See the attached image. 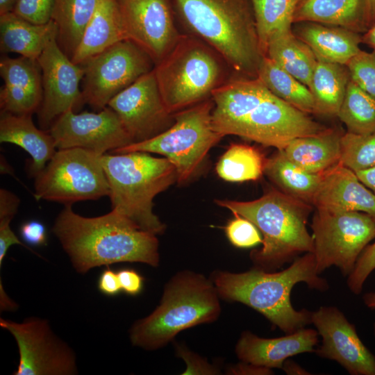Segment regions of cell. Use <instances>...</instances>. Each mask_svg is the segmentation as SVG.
<instances>
[{
	"label": "cell",
	"mask_w": 375,
	"mask_h": 375,
	"mask_svg": "<svg viewBox=\"0 0 375 375\" xmlns=\"http://www.w3.org/2000/svg\"><path fill=\"white\" fill-rule=\"evenodd\" d=\"M213 129L283 150L293 139L326 128L277 97L258 78L238 76L212 94Z\"/></svg>",
	"instance_id": "6da1fadb"
},
{
	"label": "cell",
	"mask_w": 375,
	"mask_h": 375,
	"mask_svg": "<svg viewBox=\"0 0 375 375\" xmlns=\"http://www.w3.org/2000/svg\"><path fill=\"white\" fill-rule=\"evenodd\" d=\"M52 232L78 273L118 262H140L156 267L159 242L118 212L85 217L65 205L56 217Z\"/></svg>",
	"instance_id": "7a4b0ae2"
},
{
	"label": "cell",
	"mask_w": 375,
	"mask_h": 375,
	"mask_svg": "<svg viewBox=\"0 0 375 375\" xmlns=\"http://www.w3.org/2000/svg\"><path fill=\"white\" fill-rule=\"evenodd\" d=\"M211 280L221 299L251 307L287 334L312 324V311L297 310L292 306L293 287L304 282L311 289L325 291L328 288L327 281L317 272L312 252L298 257L281 272L256 268L241 273L217 271L213 272Z\"/></svg>",
	"instance_id": "3957f363"
},
{
	"label": "cell",
	"mask_w": 375,
	"mask_h": 375,
	"mask_svg": "<svg viewBox=\"0 0 375 375\" xmlns=\"http://www.w3.org/2000/svg\"><path fill=\"white\" fill-rule=\"evenodd\" d=\"M169 1L192 35L215 49L238 75L257 78L264 55L251 0Z\"/></svg>",
	"instance_id": "277c9868"
},
{
	"label": "cell",
	"mask_w": 375,
	"mask_h": 375,
	"mask_svg": "<svg viewBox=\"0 0 375 375\" xmlns=\"http://www.w3.org/2000/svg\"><path fill=\"white\" fill-rule=\"evenodd\" d=\"M215 201L251 221L262 234V247L250 253L254 268L274 272L303 253L313 252L306 227L311 204L275 189L253 201Z\"/></svg>",
	"instance_id": "5b68a950"
},
{
	"label": "cell",
	"mask_w": 375,
	"mask_h": 375,
	"mask_svg": "<svg viewBox=\"0 0 375 375\" xmlns=\"http://www.w3.org/2000/svg\"><path fill=\"white\" fill-rule=\"evenodd\" d=\"M220 299L211 278L178 272L165 284L156 308L133 324L131 342L147 351L162 348L181 331L215 322L222 312Z\"/></svg>",
	"instance_id": "8992f818"
},
{
	"label": "cell",
	"mask_w": 375,
	"mask_h": 375,
	"mask_svg": "<svg viewBox=\"0 0 375 375\" xmlns=\"http://www.w3.org/2000/svg\"><path fill=\"white\" fill-rule=\"evenodd\" d=\"M101 161L109 184L112 210L144 231L162 233L166 226L153 212V201L177 182L173 164L165 157L142 151L105 153Z\"/></svg>",
	"instance_id": "52a82bcc"
},
{
	"label": "cell",
	"mask_w": 375,
	"mask_h": 375,
	"mask_svg": "<svg viewBox=\"0 0 375 375\" xmlns=\"http://www.w3.org/2000/svg\"><path fill=\"white\" fill-rule=\"evenodd\" d=\"M227 67L208 44L192 35H181L153 70L164 103L174 114L210 99L227 81Z\"/></svg>",
	"instance_id": "ba28073f"
},
{
	"label": "cell",
	"mask_w": 375,
	"mask_h": 375,
	"mask_svg": "<svg viewBox=\"0 0 375 375\" xmlns=\"http://www.w3.org/2000/svg\"><path fill=\"white\" fill-rule=\"evenodd\" d=\"M213 106L210 98L176 112L174 124L165 131L111 153L142 151L162 155L174 166L177 182L183 183L197 174L210 149L224 137L212 128Z\"/></svg>",
	"instance_id": "9c48e42d"
},
{
	"label": "cell",
	"mask_w": 375,
	"mask_h": 375,
	"mask_svg": "<svg viewBox=\"0 0 375 375\" xmlns=\"http://www.w3.org/2000/svg\"><path fill=\"white\" fill-rule=\"evenodd\" d=\"M101 156L82 148L58 149L35 176L34 197L72 205L109 195Z\"/></svg>",
	"instance_id": "30bf717a"
},
{
	"label": "cell",
	"mask_w": 375,
	"mask_h": 375,
	"mask_svg": "<svg viewBox=\"0 0 375 375\" xmlns=\"http://www.w3.org/2000/svg\"><path fill=\"white\" fill-rule=\"evenodd\" d=\"M311 228L318 274L335 266L349 276L362 251L375 239V219L361 212L315 208Z\"/></svg>",
	"instance_id": "8fae6325"
},
{
	"label": "cell",
	"mask_w": 375,
	"mask_h": 375,
	"mask_svg": "<svg viewBox=\"0 0 375 375\" xmlns=\"http://www.w3.org/2000/svg\"><path fill=\"white\" fill-rule=\"evenodd\" d=\"M84 103L102 110L121 91L153 69L150 56L129 40H122L82 65Z\"/></svg>",
	"instance_id": "7c38bea8"
},
{
	"label": "cell",
	"mask_w": 375,
	"mask_h": 375,
	"mask_svg": "<svg viewBox=\"0 0 375 375\" xmlns=\"http://www.w3.org/2000/svg\"><path fill=\"white\" fill-rule=\"evenodd\" d=\"M18 347L19 361L14 375H74L78 374L73 349L58 338L49 322L35 317L15 322L0 318Z\"/></svg>",
	"instance_id": "4fadbf2b"
},
{
	"label": "cell",
	"mask_w": 375,
	"mask_h": 375,
	"mask_svg": "<svg viewBox=\"0 0 375 375\" xmlns=\"http://www.w3.org/2000/svg\"><path fill=\"white\" fill-rule=\"evenodd\" d=\"M49 132L58 150L82 148L100 156L134 142L117 113L108 106L98 112L76 113L69 110L53 122Z\"/></svg>",
	"instance_id": "5bb4252c"
},
{
	"label": "cell",
	"mask_w": 375,
	"mask_h": 375,
	"mask_svg": "<svg viewBox=\"0 0 375 375\" xmlns=\"http://www.w3.org/2000/svg\"><path fill=\"white\" fill-rule=\"evenodd\" d=\"M134 142L150 139L169 128L174 114L162 98L154 70L144 74L108 103Z\"/></svg>",
	"instance_id": "9a60e30c"
},
{
	"label": "cell",
	"mask_w": 375,
	"mask_h": 375,
	"mask_svg": "<svg viewBox=\"0 0 375 375\" xmlns=\"http://www.w3.org/2000/svg\"><path fill=\"white\" fill-rule=\"evenodd\" d=\"M38 62L43 91L38 112L40 126L45 130L49 129L60 115L71 109L75 110L84 103L79 89L84 69L62 51L57 38L48 43Z\"/></svg>",
	"instance_id": "2e32d148"
},
{
	"label": "cell",
	"mask_w": 375,
	"mask_h": 375,
	"mask_svg": "<svg viewBox=\"0 0 375 375\" xmlns=\"http://www.w3.org/2000/svg\"><path fill=\"white\" fill-rule=\"evenodd\" d=\"M127 40L142 49L155 65L174 48L181 34L169 0H117Z\"/></svg>",
	"instance_id": "e0dca14e"
},
{
	"label": "cell",
	"mask_w": 375,
	"mask_h": 375,
	"mask_svg": "<svg viewBox=\"0 0 375 375\" xmlns=\"http://www.w3.org/2000/svg\"><path fill=\"white\" fill-rule=\"evenodd\" d=\"M311 323L322 338L315 349L319 356L335 360L352 375H375V356L359 338L355 326L334 306L312 312Z\"/></svg>",
	"instance_id": "ac0fdd59"
},
{
	"label": "cell",
	"mask_w": 375,
	"mask_h": 375,
	"mask_svg": "<svg viewBox=\"0 0 375 375\" xmlns=\"http://www.w3.org/2000/svg\"><path fill=\"white\" fill-rule=\"evenodd\" d=\"M0 75L4 81L0 91L1 112L22 115L39 110L43 91L38 60L24 56L2 58Z\"/></svg>",
	"instance_id": "d6986e66"
},
{
	"label": "cell",
	"mask_w": 375,
	"mask_h": 375,
	"mask_svg": "<svg viewBox=\"0 0 375 375\" xmlns=\"http://www.w3.org/2000/svg\"><path fill=\"white\" fill-rule=\"evenodd\" d=\"M312 206L333 211L361 212L375 219V194L341 162L322 174Z\"/></svg>",
	"instance_id": "ffe728a7"
},
{
	"label": "cell",
	"mask_w": 375,
	"mask_h": 375,
	"mask_svg": "<svg viewBox=\"0 0 375 375\" xmlns=\"http://www.w3.org/2000/svg\"><path fill=\"white\" fill-rule=\"evenodd\" d=\"M318 335L317 331L305 327L275 338H260L250 331H244L235 351L240 361L270 369H282L289 357L315 351Z\"/></svg>",
	"instance_id": "44dd1931"
},
{
	"label": "cell",
	"mask_w": 375,
	"mask_h": 375,
	"mask_svg": "<svg viewBox=\"0 0 375 375\" xmlns=\"http://www.w3.org/2000/svg\"><path fill=\"white\" fill-rule=\"evenodd\" d=\"M292 31L312 49L317 60L346 65L361 51L360 34L342 27L304 22L293 24Z\"/></svg>",
	"instance_id": "7402d4cb"
},
{
	"label": "cell",
	"mask_w": 375,
	"mask_h": 375,
	"mask_svg": "<svg viewBox=\"0 0 375 375\" xmlns=\"http://www.w3.org/2000/svg\"><path fill=\"white\" fill-rule=\"evenodd\" d=\"M0 142L16 144L31 156L29 173L33 177L45 167L57 151L49 131L38 128L32 115L1 112Z\"/></svg>",
	"instance_id": "603a6c76"
},
{
	"label": "cell",
	"mask_w": 375,
	"mask_h": 375,
	"mask_svg": "<svg viewBox=\"0 0 375 375\" xmlns=\"http://www.w3.org/2000/svg\"><path fill=\"white\" fill-rule=\"evenodd\" d=\"M124 40L127 38L117 0H103L86 26L71 60L82 65Z\"/></svg>",
	"instance_id": "cb8c5ba5"
},
{
	"label": "cell",
	"mask_w": 375,
	"mask_h": 375,
	"mask_svg": "<svg viewBox=\"0 0 375 375\" xmlns=\"http://www.w3.org/2000/svg\"><path fill=\"white\" fill-rule=\"evenodd\" d=\"M304 22L340 26L360 34L369 27L365 0H298L293 24Z\"/></svg>",
	"instance_id": "d4e9b609"
},
{
	"label": "cell",
	"mask_w": 375,
	"mask_h": 375,
	"mask_svg": "<svg viewBox=\"0 0 375 375\" xmlns=\"http://www.w3.org/2000/svg\"><path fill=\"white\" fill-rule=\"evenodd\" d=\"M343 134L338 128H326L319 133L292 140L283 151L302 169L321 174L340 162Z\"/></svg>",
	"instance_id": "484cf974"
},
{
	"label": "cell",
	"mask_w": 375,
	"mask_h": 375,
	"mask_svg": "<svg viewBox=\"0 0 375 375\" xmlns=\"http://www.w3.org/2000/svg\"><path fill=\"white\" fill-rule=\"evenodd\" d=\"M58 38V28L51 19L43 24L30 22L13 12L0 15V49L38 60L48 43Z\"/></svg>",
	"instance_id": "4316f807"
},
{
	"label": "cell",
	"mask_w": 375,
	"mask_h": 375,
	"mask_svg": "<svg viewBox=\"0 0 375 375\" xmlns=\"http://www.w3.org/2000/svg\"><path fill=\"white\" fill-rule=\"evenodd\" d=\"M265 56L308 87L317 58L312 49L294 34L292 28L272 35L267 42Z\"/></svg>",
	"instance_id": "83f0119b"
},
{
	"label": "cell",
	"mask_w": 375,
	"mask_h": 375,
	"mask_svg": "<svg viewBox=\"0 0 375 375\" xmlns=\"http://www.w3.org/2000/svg\"><path fill=\"white\" fill-rule=\"evenodd\" d=\"M349 81L345 65L317 60L308 85L314 100V114L337 116Z\"/></svg>",
	"instance_id": "f1b7e54d"
},
{
	"label": "cell",
	"mask_w": 375,
	"mask_h": 375,
	"mask_svg": "<svg viewBox=\"0 0 375 375\" xmlns=\"http://www.w3.org/2000/svg\"><path fill=\"white\" fill-rule=\"evenodd\" d=\"M264 174L283 192L312 205L322 174L308 172L278 150L265 160Z\"/></svg>",
	"instance_id": "f546056e"
},
{
	"label": "cell",
	"mask_w": 375,
	"mask_h": 375,
	"mask_svg": "<svg viewBox=\"0 0 375 375\" xmlns=\"http://www.w3.org/2000/svg\"><path fill=\"white\" fill-rule=\"evenodd\" d=\"M102 1L55 0L51 19L58 28V43L70 59Z\"/></svg>",
	"instance_id": "4dcf8cb0"
},
{
	"label": "cell",
	"mask_w": 375,
	"mask_h": 375,
	"mask_svg": "<svg viewBox=\"0 0 375 375\" xmlns=\"http://www.w3.org/2000/svg\"><path fill=\"white\" fill-rule=\"evenodd\" d=\"M257 78L277 97L305 113L314 114V100L308 87L266 56L260 61Z\"/></svg>",
	"instance_id": "1f68e13d"
},
{
	"label": "cell",
	"mask_w": 375,
	"mask_h": 375,
	"mask_svg": "<svg viewBox=\"0 0 375 375\" xmlns=\"http://www.w3.org/2000/svg\"><path fill=\"white\" fill-rule=\"evenodd\" d=\"M265 160L254 147L231 144L217 162L216 172L228 182L257 181L264 174Z\"/></svg>",
	"instance_id": "d6a6232c"
},
{
	"label": "cell",
	"mask_w": 375,
	"mask_h": 375,
	"mask_svg": "<svg viewBox=\"0 0 375 375\" xmlns=\"http://www.w3.org/2000/svg\"><path fill=\"white\" fill-rule=\"evenodd\" d=\"M260 49L264 56L267 42L276 33L292 28L298 0H251Z\"/></svg>",
	"instance_id": "836d02e7"
},
{
	"label": "cell",
	"mask_w": 375,
	"mask_h": 375,
	"mask_svg": "<svg viewBox=\"0 0 375 375\" xmlns=\"http://www.w3.org/2000/svg\"><path fill=\"white\" fill-rule=\"evenodd\" d=\"M337 117L348 133L366 135L375 132V97L350 80Z\"/></svg>",
	"instance_id": "e575fe53"
},
{
	"label": "cell",
	"mask_w": 375,
	"mask_h": 375,
	"mask_svg": "<svg viewBox=\"0 0 375 375\" xmlns=\"http://www.w3.org/2000/svg\"><path fill=\"white\" fill-rule=\"evenodd\" d=\"M340 162L354 172L375 167V132L366 135L344 133Z\"/></svg>",
	"instance_id": "d590c367"
},
{
	"label": "cell",
	"mask_w": 375,
	"mask_h": 375,
	"mask_svg": "<svg viewBox=\"0 0 375 375\" xmlns=\"http://www.w3.org/2000/svg\"><path fill=\"white\" fill-rule=\"evenodd\" d=\"M350 80L375 97V50L359 51L346 65Z\"/></svg>",
	"instance_id": "8d00e7d4"
},
{
	"label": "cell",
	"mask_w": 375,
	"mask_h": 375,
	"mask_svg": "<svg viewBox=\"0 0 375 375\" xmlns=\"http://www.w3.org/2000/svg\"><path fill=\"white\" fill-rule=\"evenodd\" d=\"M226 225L225 233L230 242L238 248H250L262 242L258 228L249 219L238 214Z\"/></svg>",
	"instance_id": "74e56055"
},
{
	"label": "cell",
	"mask_w": 375,
	"mask_h": 375,
	"mask_svg": "<svg viewBox=\"0 0 375 375\" xmlns=\"http://www.w3.org/2000/svg\"><path fill=\"white\" fill-rule=\"evenodd\" d=\"M375 269V242L368 244L360 255L354 268L348 276L347 285L354 294L361 292L365 281Z\"/></svg>",
	"instance_id": "f35d334b"
},
{
	"label": "cell",
	"mask_w": 375,
	"mask_h": 375,
	"mask_svg": "<svg viewBox=\"0 0 375 375\" xmlns=\"http://www.w3.org/2000/svg\"><path fill=\"white\" fill-rule=\"evenodd\" d=\"M55 0H17L13 12L34 24H43L51 20Z\"/></svg>",
	"instance_id": "ab89813d"
},
{
	"label": "cell",
	"mask_w": 375,
	"mask_h": 375,
	"mask_svg": "<svg viewBox=\"0 0 375 375\" xmlns=\"http://www.w3.org/2000/svg\"><path fill=\"white\" fill-rule=\"evenodd\" d=\"M177 356L186 363V370L183 374H218V368L181 345H177Z\"/></svg>",
	"instance_id": "60d3db41"
},
{
	"label": "cell",
	"mask_w": 375,
	"mask_h": 375,
	"mask_svg": "<svg viewBox=\"0 0 375 375\" xmlns=\"http://www.w3.org/2000/svg\"><path fill=\"white\" fill-rule=\"evenodd\" d=\"M20 235L29 245L41 247L47 243V233L44 225L38 220L24 222L19 228Z\"/></svg>",
	"instance_id": "b9f144b4"
},
{
	"label": "cell",
	"mask_w": 375,
	"mask_h": 375,
	"mask_svg": "<svg viewBox=\"0 0 375 375\" xmlns=\"http://www.w3.org/2000/svg\"><path fill=\"white\" fill-rule=\"evenodd\" d=\"M117 272L122 291L131 296L141 292L144 278L138 272L131 269H123Z\"/></svg>",
	"instance_id": "7bdbcfd3"
},
{
	"label": "cell",
	"mask_w": 375,
	"mask_h": 375,
	"mask_svg": "<svg viewBox=\"0 0 375 375\" xmlns=\"http://www.w3.org/2000/svg\"><path fill=\"white\" fill-rule=\"evenodd\" d=\"M97 287L99 290L106 296L117 295L122 290L117 272L106 266L99 275Z\"/></svg>",
	"instance_id": "ee69618b"
},
{
	"label": "cell",
	"mask_w": 375,
	"mask_h": 375,
	"mask_svg": "<svg viewBox=\"0 0 375 375\" xmlns=\"http://www.w3.org/2000/svg\"><path fill=\"white\" fill-rule=\"evenodd\" d=\"M20 203L19 197L4 188L0 189V222H11Z\"/></svg>",
	"instance_id": "f6af8a7d"
},
{
	"label": "cell",
	"mask_w": 375,
	"mask_h": 375,
	"mask_svg": "<svg viewBox=\"0 0 375 375\" xmlns=\"http://www.w3.org/2000/svg\"><path fill=\"white\" fill-rule=\"evenodd\" d=\"M10 222H0V267H1L8 249L14 244L21 245L33 253L38 255L19 240L10 228Z\"/></svg>",
	"instance_id": "bcb514c9"
},
{
	"label": "cell",
	"mask_w": 375,
	"mask_h": 375,
	"mask_svg": "<svg viewBox=\"0 0 375 375\" xmlns=\"http://www.w3.org/2000/svg\"><path fill=\"white\" fill-rule=\"evenodd\" d=\"M226 374L237 375H269L274 373L270 368L241 361V362L237 365L228 367Z\"/></svg>",
	"instance_id": "7dc6e473"
},
{
	"label": "cell",
	"mask_w": 375,
	"mask_h": 375,
	"mask_svg": "<svg viewBox=\"0 0 375 375\" xmlns=\"http://www.w3.org/2000/svg\"><path fill=\"white\" fill-rule=\"evenodd\" d=\"M359 181L375 194V167L355 172Z\"/></svg>",
	"instance_id": "c3c4849f"
},
{
	"label": "cell",
	"mask_w": 375,
	"mask_h": 375,
	"mask_svg": "<svg viewBox=\"0 0 375 375\" xmlns=\"http://www.w3.org/2000/svg\"><path fill=\"white\" fill-rule=\"evenodd\" d=\"M282 369L289 375H306L310 374L298 364L291 360H286L283 365Z\"/></svg>",
	"instance_id": "681fc988"
},
{
	"label": "cell",
	"mask_w": 375,
	"mask_h": 375,
	"mask_svg": "<svg viewBox=\"0 0 375 375\" xmlns=\"http://www.w3.org/2000/svg\"><path fill=\"white\" fill-rule=\"evenodd\" d=\"M0 299L1 310H15L18 306L10 299L2 288L1 282L0 283Z\"/></svg>",
	"instance_id": "f907efd6"
},
{
	"label": "cell",
	"mask_w": 375,
	"mask_h": 375,
	"mask_svg": "<svg viewBox=\"0 0 375 375\" xmlns=\"http://www.w3.org/2000/svg\"><path fill=\"white\" fill-rule=\"evenodd\" d=\"M362 43L375 50V21L362 35Z\"/></svg>",
	"instance_id": "816d5d0a"
},
{
	"label": "cell",
	"mask_w": 375,
	"mask_h": 375,
	"mask_svg": "<svg viewBox=\"0 0 375 375\" xmlns=\"http://www.w3.org/2000/svg\"><path fill=\"white\" fill-rule=\"evenodd\" d=\"M17 0H0V15L14 11Z\"/></svg>",
	"instance_id": "f5cc1de1"
},
{
	"label": "cell",
	"mask_w": 375,
	"mask_h": 375,
	"mask_svg": "<svg viewBox=\"0 0 375 375\" xmlns=\"http://www.w3.org/2000/svg\"><path fill=\"white\" fill-rule=\"evenodd\" d=\"M369 26L375 21V0H365Z\"/></svg>",
	"instance_id": "db71d44e"
},
{
	"label": "cell",
	"mask_w": 375,
	"mask_h": 375,
	"mask_svg": "<svg viewBox=\"0 0 375 375\" xmlns=\"http://www.w3.org/2000/svg\"><path fill=\"white\" fill-rule=\"evenodd\" d=\"M0 168L1 174H9L13 175L14 171L12 167L8 164L5 157L1 155L0 158Z\"/></svg>",
	"instance_id": "11a10c76"
},
{
	"label": "cell",
	"mask_w": 375,
	"mask_h": 375,
	"mask_svg": "<svg viewBox=\"0 0 375 375\" xmlns=\"http://www.w3.org/2000/svg\"><path fill=\"white\" fill-rule=\"evenodd\" d=\"M365 304L369 308L375 309V291L363 296Z\"/></svg>",
	"instance_id": "9f6ffc18"
}]
</instances>
